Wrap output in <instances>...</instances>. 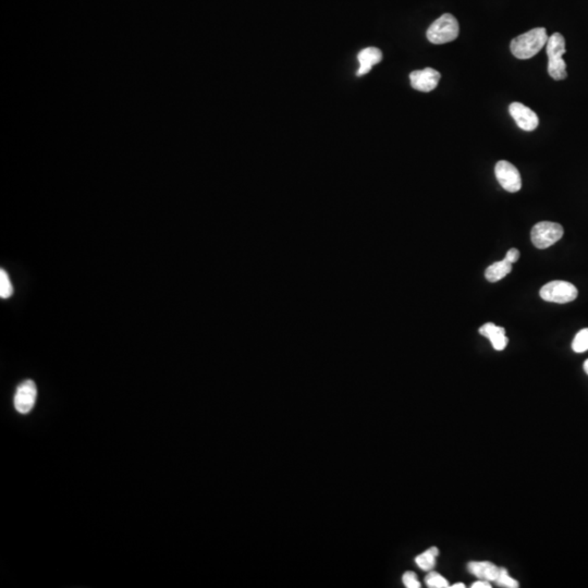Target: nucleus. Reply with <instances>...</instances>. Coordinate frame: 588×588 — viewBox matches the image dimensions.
Here are the masks:
<instances>
[{
    "mask_svg": "<svg viewBox=\"0 0 588 588\" xmlns=\"http://www.w3.org/2000/svg\"><path fill=\"white\" fill-rule=\"evenodd\" d=\"M540 298L551 303H570L578 298V291L576 285L562 280H556L540 289Z\"/></svg>",
    "mask_w": 588,
    "mask_h": 588,
    "instance_id": "obj_4",
    "label": "nucleus"
},
{
    "mask_svg": "<svg viewBox=\"0 0 588 588\" xmlns=\"http://www.w3.org/2000/svg\"><path fill=\"white\" fill-rule=\"evenodd\" d=\"M495 583L497 584L498 586H500V587H520V583H518V580H514V578H511L508 570L503 567H499V573H498V576L497 578H496Z\"/></svg>",
    "mask_w": 588,
    "mask_h": 588,
    "instance_id": "obj_15",
    "label": "nucleus"
},
{
    "mask_svg": "<svg viewBox=\"0 0 588 588\" xmlns=\"http://www.w3.org/2000/svg\"><path fill=\"white\" fill-rule=\"evenodd\" d=\"M509 112L511 117L514 118V121L520 129L524 131H534L539 125L538 116L536 112H533L531 108L526 107L522 103H512L509 107Z\"/></svg>",
    "mask_w": 588,
    "mask_h": 588,
    "instance_id": "obj_8",
    "label": "nucleus"
},
{
    "mask_svg": "<svg viewBox=\"0 0 588 588\" xmlns=\"http://www.w3.org/2000/svg\"><path fill=\"white\" fill-rule=\"evenodd\" d=\"M584 371L588 375V360H586L585 363H584Z\"/></svg>",
    "mask_w": 588,
    "mask_h": 588,
    "instance_id": "obj_23",
    "label": "nucleus"
},
{
    "mask_svg": "<svg viewBox=\"0 0 588 588\" xmlns=\"http://www.w3.org/2000/svg\"><path fill=\"white\" fill-rule=\"evenodd\" d=\"M467 586L464 585L463 583H456L450 585V588H465Z\"/></svg>",
    "mask_w": 588,
    "mask_h": 588,
    "instance_id": "obj_22",
    "label": "nucleus"
},
{
    "mask_svg": "<svg viewBox=\"0 0 588 588\" xmlns=\"http://www.w3.org/2000/svg\"><path fill=\"white\" fill-rule=\"evenodd\" d=\"M491 584L488 580H476L474 583L472 584L471 588H491Z\"/></svg>",
    "mask_w": 588,
    "mask_h": 588,
    "instance_id": "obj_21",
    "label": "nucleus"
},
{
    "mask_svg": "<svg viewBox=\"0 0 588 588\" xmlns=\"http://www.w3.org/2000/svg\"><path fill=\"white\" fill-rule=\"evenodd\" d=\"M402 582L405 584V587L407 588H420L422 587L420 585V580L417 578L416 574L412 571H407L403 574L402 576Z\"/></svg>",
    "mask_w": 588,
    "mask_h": 588,
    "instance_id": "obj_19",
    "label": "nucleus"
},
{
    "mask_svg": "<svg viewBox=\"0 0 588 588\" xmlns=\"http://www.w3.org/2000/svg\"><path fill=\"white\" fill-rule=\"evenodd\" d=\"M499 567L489 561H472L467 563V571L480 580L495 583L499 573Z\"/></svg>",
    "mask_w": 588,
    "mask_h": 588,
    "instance_id": "obj_11",
    "label": "nucleus"
},
{
    "mask_svg": "<svg viewBox=\"0 0 588 588\" xmlns=\"http://www.w3.org/2000/svg\"><path fill=\"white\" fill-rule=\"evenodd\" d=\"M495 174L498 182L505 191L516 193L521 190V174L512 163L507 161H498L495 167Z\"/></svg>",
    "mask_w": 588,
    "mask_h": 588,
    "instance_id": "obj_6",
    "label": "nucleus"
},
{
    "mask_svg": "<svg viewBox=\"0 0 588 588\" xmlns=\"http://www.w3.org/2000/svg\"><path fill=\"white\" fill-rule=\"evenodd\" d=\"M358 63H360V69H358L356 75L362 77L372 70L373 65H377L383 60V52L376 47H367L365 50H361L358 54Z\"/></svg>",
    "mask_w": 588,
    "mask_h": 588,
    "instance_id": "obj_12",
    "label": "nucleus"
},
{
    "mask_svg": "<svg viewBox=\"0 0 588 588\" xmlns=\"http://www.w3.org/2000/svg\"><path fill=\"white\" fill-rule=\"evenodd\" d=\"M548 39L545 28L529 30L511 41V52L518 59H529L546 46Z\"/></svg>",
    "mask_w": 588,
    "mask_h": 588,
    "instance_id": "obj_1",
    "label": "nucleus"
},
{
    "mask_svg": "<svg viewBox=\"0 0 588 588\" xmlns=\"http://www.w3.org/2000/svg\"><path fill=\"white\" fill-rule=\"evenodd\" d=\"M572 349L574 352L583 353L588 351V328L580 330L573 340Z\"/></svg>",
    "mask_w": 588,
    "mask_h": 588,
    "instance_id": "obj_16",
    "label": "nucleus"
},
{
    "mask_svg": "<svg viewBox=\"0 0 588 588\" xmlns=\"http://www.w3.org/2000/svg\"><path fill=\"white\" fill-rule=\"evenodd\" d=\"M562 225L550 221H542L533 227L531 232V242L539 250L548 249L557 243L563 236Z\"/></svg>",
    "mask_w": 588,
    "mask_h": 588,
    "instance_id": "obj_5",
    "label": "nucleus"
},
{
    "mask_svg": "<svg viewBox=\"0 0 588 588\" xmlns=\"http://www.w3.org/2000/svg\"><path fill=\"white\" fill-rule=\"evenodd\" d=\"M13 294V285L9 278L8 272L0 270V296L1 298H10Z\"/></svg>",
    "mask_w": 588,
    "mask_h": 588,
    "instance_id": "obj_18",
    "label": "nucleus"
},
{
    "mask_svg": "<svg viewBox=\"0 0 588 588\" xmlns=\"http://www.w3.org/2000/svg\"><path fill=\"white\" fill-rule=\"evenodd\" d=\"M546 52L548 56V73L554 80L561 81L567 79V63L563 60L565 50V37L560 33H554L548 39L546 44Z\"/></svg>",
    "mask_w": 588,
    "mask_h": 588,
    "instance_id": "obj_2",
    "label": "nucleus"
},
{
    "mask_svg": "<svg viewBox=\"0 0 588 588\" xmlns=\"http://www.w3.org/2000/svg\"><path fill=\"white\" fill-rule=\"evenodd\" d=\"M518 258H520V252L516 249L509 250L508 253L505 255V259L512 265L518 262Z\"/></svg>",
    "mask_w": 588,
    "mask_h": 588,
    "instance_id": "obj_20",
    "label": "nucleus"
},
{
    "mask_svg": "<svg viewBox=\"0 0 588 588\" xmlns=\"http://www.w3.org/2000/svg\"><path fill=\"white\" fill-rule=\"evenodd\" d=\"M480 334L489 339L492 347L496 351L505 350L508 345L509 339L505 336V330L503 327L496 326L492 323L483 325L480 328Z\"/></svg>",
    "mask_w": 588,
    "mask_h": 588,
    "instance_id": "obj_10",
    "label": "nucleus"
},
{
    "mask_svg": "<svg viewBox=\"0 0 588 588\" xmlns=\"http://www.w3.org/2000/svg\"><path fill=\"white\" fill-rule=\"evenodd\" d=\"M426 585L429 588H449L450 583L446 578H443L439 573L429 571L425 578Z\"/></svg>",
    "mask_w": 588,
    "mask_h": 588,
    "instance_id": "obj_17",
    "label": "nucleus"
},
{
    "mask_svg": "<svg viewBox=\"0 0 588 588\" xmlns=\"http://www.w3.org/2000/svg\"><path fill=\"white\" fill-rule=\"evenodd\" d=\"M459 22L456 17L450 13H445L440 18L430 24L426 37L433 44H446V43L456 41L459 37Z\"/></svg>",
    "mask_w": 588,
    "mask_h": 588,
    "instance_id": "obj_3",
    "label": "nucleus"
},
{
    "mask_svg": "<svg viewBox=\"0 0 588 588\" xmlns=\"http://www.w3.org/2000/svg\"><path fill=\"white\" fill-rule=\"evenodd\" d=\"M512 272V264L507 259H503L500 262H496L490 265L489 267L485 272V277L489 283H497L503 279L505 276Z\"/></svg>",
    "mask_w": 588,
    "mask_h": 588,
    "instance_id": "obj_13",
    "label": "nucleus"
},
{
    "mask_svg": "<svg viewBox=\"0 0 588 588\" xmlns=\"http://www.w3.org/2000/svg\"><path fill=\"white\" fill-rule=\"evenodd\" d=\"M37 398V385L33 381H22L14 394V407L20 414H28L33 409Z\"/></svg>",
    "mask_w": 588,
    "mask_h": 588,
    "instance_id": "obj_7",
    "label": "nucleus"
},
{
    "mask_svg": "<svg viewBox=\"0 0 588 588\" xmlns=\"http://www.w3.org/2000/svg\"><path fill=\"white\" fill-rule=\"evenodd\" d=\"M439 556V550L437 547H430L429 549L423 552L420 555L415 558V563L417 567H420V570L429 571L433 570L436 565V559Z\"/></svg>",
    "mask_w": 588,
    "mask_h": 588,
    "instance_id": "obj_14",
    "label": "nucleus"
},
{
    "mask_svg": "<svg viewBox=\"0 0 588 588\" xmlns=\"http://www.w3.org/2000/svg\"><path fill=\"white\" fill-rule=\"evenodd\" d=\"M441 75L433 68H426L424 70L413 71L409 74L411 85L414 90L420 92H432L438 85Z\"/></svg>",
    "mask_w": 588,
    "mask_h": 588,
    "instance_id": "obj_9",
    "label": "nucleus"
}]
</instances>
